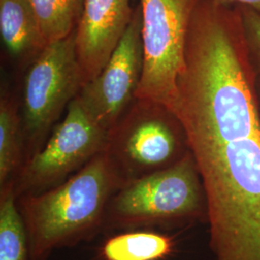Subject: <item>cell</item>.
Segmentation results:
<instances>
[{
	"mask_svg": "<svg viewBox=\"0 0 260 260\" xmlns=\"http://www.w3.org/2000/svg\"><path fill=\"white\" fill-rule=\"evenodd\" d=\"M123 181L104 150L63 183L18 198L29 259L45 260L103 230L107 205Z\"/></svg>",
	"mask_w": 260,
	"mask_h": 260,
	"instance_id": "1",
	"label": "cell"
},
{
	"mask_svg": "<svg viewBox=\"0 0 260 260\" xmlns=\"http://www.w3.org/2000/svg\"><path fill=\"white\" fill-rule=\"evenodd\" d=\"M207 223L202 177L189 150L176 164L124 183L107 205L103 231Z\"/></svg>",
	"mask_w": 260,
	"mask_h": 260,
	"instance_id": "2",
	"label": "cell"
},
{
	"mask_svg": "<svg viewBox=\"0 0 260 260\" xmlns=\"http://www.w3.org/2000/svg\"><path fill=\"white\" fill-rule=\"evenodd\" d=\"M143 70L136 100L173 111L185 68L187 36L199 0H139Z\"/></svg>",
	"mask_w": 260,
	"mask_h": 260,
	"instance_id": "3",
	"label": "cell"
},
{
	"mask_svg": "<svg viewBox=\"0 0 260 260\" xmlns=\"http://www.w3.org/2000/svg\"><path fill=\"white\" fill-rule=\"evenodd\" d=\"M109 132L105 151L123 183L171 167L190 150L179 121L157 103L140 101Z\"/></svg>",
	"mask_w": 260,
	"mask_h": 260,
	"instance_id": "4",
	"label": "cell"
},
{
	"mask_svg": "<svg viewBox=\"0 0 260 260\" xmlns=\"http://www.w3.org/2000/svg\"><path fill=\"white\" fill-rule=\"evenodd\" d=\"M109 132L94 121L77 96L47 143L28 158L14 178L17 198L39 194L63 183L106 149Z\"/></svg>",
	"mask_w": 260,
	"mask_h": 260,
	"instance_id": "5",
	"label": "cell"
},
{
	"mask_svg": "<svg viewBox=\"0 0 260 260\" xmlns=\"http://www.w3.org/2000/svg\"><path fill=\"white\" fill-rule=\"evenodd\" d=\"M83 86L75 31L47 44L29 68L23 88V137L31 157L61 113Z\"/></svg>",
	"mask_w": 260,
	"mask_h": 260,
	"instance_id": "6",
	"label": "cell"
},
{
	"mask_svg": "<svg viewBox=\"0 0 260 260\" xmlns=\"http://www.w3.org/2000/svg\"><path fill=\"white\" fill-rule=\"evenodd\" d=\"M142 13L137 5L118 46L101 73L86 82L76 95L86 111L110 132L136 100L143 70Z\"/></svg>",
	"mask_w": 260,
	"mask_h": 260,
	"instance_id": "7",
	"label": "cell"
},
{
	"mask_svg": "<svg viewBox=\"0 0 260 260\" xmlns=\"http://www.w3.org/2000/svg\"><path fill=\"white\" fill-rule=\"evenodd\" d=\"M129 0H84L75 30L83 85L101 73L132 19Z\"/></svg>",
	"mask_w": 260,
	"mask_h": 260,
	"instance_id": "8",
	"label": "cell"
},
{
	"mask_svg": "<svg viewBox=\"0 0 260 260\" xmlns=\"http://www.w3.org/2000/svg\"><path fill=\"white\" fill-rule=\"evenodd\" d=\"M0 33L11 57L21 59L46 47L28 0H0Z\"/></svg>",
	"mask_w": 260,
	"mask_h": 260,
	"instance_id": "9",
	"label": "cell"
},
{
	"mask_svg": "<svg viewBox=\"0 0 260 260\" xmlns=\"http://www.w3.org/2000/svg\"><path fill=\"white\" fill-rule=\"evenodd\" d=\"M174 238L150 231H123L103 242L100 260H163L175 250Z\"/></svg>",
	"mask_w": 260,
	"mask_h": 260,
	"instance_id": "10",
	"label": "cell"
},
{
	"mask_svg": "<svg viewBox=\"0 0 260 260\" xmlns=\"http://www.w3.org/2000/svg\"><path fill=\"white\" fill-rule=\"evenodd\" d=\"M0 260H30L27 232L13 180L0 187Z\"/></svg>",
	"mask_w": 260,
	"mask_h": 260,
	"instance_id": "11",
	"label": "cell"
},
{
	"mask_svg": "<svg viewBox=\"0 0 260 260\" xmlns=\"http://www.w3.org/2000/svg\"><path fill=\"white\" fill-rule=\"evenodd\" d=\"M24 137L16 107L7 99L0 103V187L17 177L24 164Z\"/></svg>",
	"mask_w": 260,
	"mask_h": 260,
	"instance_id": "12",
	"label": "cell"
},
{
	"mask_svg": "<svg viewBox=\"0 0 260 260\" xmlns=\"http://www.w3.org/2000/svg\"><path fill=\"white\" fill-rule=\"evenodd\" d=\"M47 44L72 35L78 25L84 0H28Z\"/></svg>",
	"mask_w": 260,
	"mask_h": 260,
	"instance_id": "13",
	"label": "cell"
},
{
	"mask_svg": "<svg viewBox=\"0 0 260 260\" xmlns=\"http://www.w3.org/2000/svg\"><path fill=\"white\" fill-rule=\"evenodd\" d=\"M243 29L260 54V13L248 6H238Z\"/></svg>",
	"mask_w": 260,
	"mask_h": 260,
	"instance_id": "14",
	"label": "cell"
},
{
	"mask_svg": "<svg viewBox=\"0 0 260 260\" xmlns=\"http://www.w3.org/2000/svg\"><path fill=\"white\" fill-rule=\"evenodd\" d=\"M224 5L237 4L238 6H248L260 13V0H215Z\"/></svg>",
	"mask_w": 260,
	"mask_h": 260,
	"instance_id": "15",
	"label": "cell"
}]
</instances>
